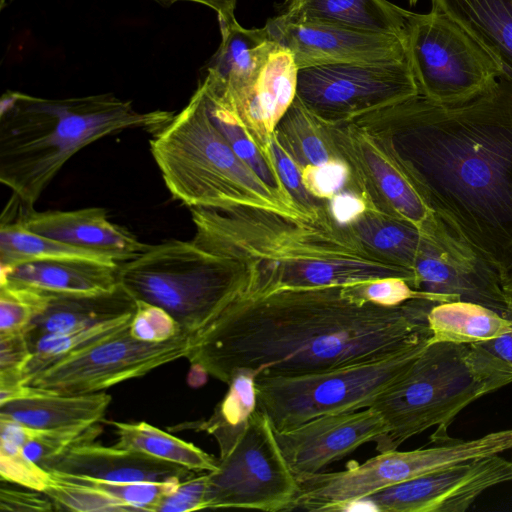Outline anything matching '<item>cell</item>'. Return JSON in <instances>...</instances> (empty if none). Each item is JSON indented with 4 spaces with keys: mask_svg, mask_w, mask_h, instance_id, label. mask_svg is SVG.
Returning <instances> with one entry per match:
<instances>
[{
    "mask_svg": "<svg viewBox=\"0 0 512 512\" xmlns=\"http://www.w3.org/2000/svg\"><path fill=\"white\" fill-rule=\"evenodd\" d=\"M434 303L381 306L348 285L242 294L191 337L186 358L226 384L239 373L300 376L383 360L430 343Z\"/></svg>",
    "mask_w": 512,
    "mask_h": 512,
    "instance_id": "1",
    "label": "cell"
},
{
    "mask_svg": "<svg viewBox=\"0 0 512 512\" xmlns=\"http://www.w3.org/2000/svg\"><path fill=\"white\" fill-rule=\"evenodd\" d=\"M359 118L444 226L502 281L512 273V85L499 78L455 105L417 95Z\"/></svg>",
    "mask_w": 512,
    "mask_h": 512,
    "instance_id": "2",
    "label": "cell"
},
{
    "mask_svg": "<svg viewBox=\"0 0 512 512\" xmlns=\"http://www.w3.org/2000/svg\"><path fill=\"white\" fill-rule=\"evenodd\" d=\"M190 211L197 246L249 269L243 295L386 278L404 279L414 288V272L363 246L349 225L335 218L328 200L297 217L252 207Z\"/></svg>",
    "mask_w": 512,
    "mask_h": 512,
    "instance_id": "3",
    "label": "cell"
},
{
    "mask_svg": "<svg viewBox=\"0 0 512 512\" xmlns=\"http://www.w3.org/2000/svg\"><path fill=\"white\" fill-rule=\"evenodd\" d=\"M173 116L140 112L112 93L50 99L7 90L0 100V181L33 207L85 146L126 129L155 133Z\"/></svg>",
    "mask_w": 512,
    "mask_h": 512,
    "instance_id": "4",
    "label": "cell"
},
{
    "mask_svg": "<svg viewBox=\"0 0 512 512\" xmlns=\"http://www.w3.org/2000/svg\"><path fill=\"white\" fill-rule=\"evenodd\" d=\"M152 156L174 199L189 208L252 207L306 216L235 153L211 119L198 85L186 106L150 141Z\"/></svg>",
    "mask_w": 512,
    "mask_h": 512,
    "instance_id": "5",
    "label": "cell"
},
{
    "mask_svg": "<svg viewBox=\"0 0 512 512\" xmlns=\"http://www.w3.org/2000/svg\"><path fill=\"white\" fill-rule=\"evenodd\" d=\"M511 383L512 366L479 344L429 343L370 406L386 423L376 450H396L433 426L446 430L469 404Z\"/></svg>",
    "mask_w": 512,
    "mask_h": 512,
    "instance_id": "6",
    "label": "cell"
},
{
    "mask_svg": "<svg viewBox=\"0 0 512 512\" xmlns=\"http://www.w3.org/2000/svg\"><path fill=\"white\" fill-rule=\"evenodd\" d=\"M118 277L135 300L164 309L193 336L246 292L250 271L192 240H168L120 263Z\"/></svg>",
    "mask_w": 512,
    "mask_h": 512,
    "instance_id": "7",
    "label": "cell"
},
{
    "mask_svg": "<svg viewBox=\"0 0 512 512\" xmlns=\"http://www.w3.org/2000/svg\"><path fill=\"white\" fill-rule=\"evenodd\" d=\"M431 438L432 445L427 448L379 452L343 471L318 472L297 478L298 492L289 511L349 510L355 503L401 482L512 450V429L471 440L455 439L446 431H436Z\"/></svg>",
    "mask_w": 512,
    "mask_h": 512,
    "instance_id": "8",
    "label": "cell"
},
{
    "mask_svg": "<svg viewBox=\"0 0 512 512\" xmlns=\"http://www.w3.org/2000/svg\"><path fill=\"white\" fill-rule=\"evenodd\" d=\"M427 345L319 373L257 377V409L267 415L275 431H286L319 416L368 408L403 376Z\"/></svg>",
    "mask_w": 512,
    "mask_h": 512,
    "instance_id": "9",
    "label": "cell"
},
{
    "mask_svg": "<svg viewBox=\"0 0 512 512\" xmlns=\"http://www.w3.org/2000/svg\"><path fill=\"white\" fill-rule=\"evenodd\" d=\"M406 59L419 95L441 105L466 102L501 77L492 56L446 14L406 12Z\"/></svg>",
    "mask_w": 512,
    "mask_h": 512,
    "instance_id": "10",
    "label": "cell"
},
{
    "mask_svg": "<svg viewBox=\"0 0 512 512\" xmlns=\"http://www.w3.org/2000/svg\"><path fill=\"white\" fill-rule=\"evenodd\" d=\"M325 124L328 138L347 169L345 188L366 208L404 220L439 242L457 239L415 190L382 135L361 118Z\"/></svg>",
    "mask_w": 512,
    "mask_h": 512,
    "instance_id": "11",
    "label": "cell"
},
{
    "mask_svg": "<svg viewBox=\"0 0 512 512\" xmlns=\"http://www.w3.org/2000/svg\"><path fill=\"white\" fill-rule=\"evenodd\" d=\"M298 492L270 419L256 409L230 451L207 472V508L289 511Z\"/></svg>",
    "mask_w": 512,
    "mask_h": 512,
    "instance_id": "12",
    "label": "cell"
},
{
    "mask_svg": "<svg viewBox=\"0 0 512 512\" xmlns=\"http://www.w3.org/2000/svg\"><path fill=\"white\" fill-rule=\"evenodd\" d=\"M419 95L407 59L298 70L297 97L327 124L353 121Z\"/></svg>",
    "mask_w": 512,
    "mask_h": 512,
    "instance_id": "13",
    "label": "cell"
},
{
    "mask_svg": "<svg viewBox=\"0 0 512 512\" xmlns=\"http://www.w3.org/2000/svg\"><path fill=\"white\" fill-rule=\"evenodd\" d=\"M191 337L184 333L162 342H146L132 337L128 328L43 369L27 385L55 395L101 392L186 358Z\"/></svg>",
    "mask_w": 512,
    "mask_h": 512,
    "instance_id": "14",
    "label": "cell"
},
{
    "mask_svg": "<svg viewBox=\"0 0 512 512\" xmlns=\"http://www.w3.org/2000/svg\"><path fill=\"white\" fill-rule=\"evenodd\" d=\"M509 482L512 460L495 454L401 482L363 501L382 512H464L486 490Z\"/></svg>",
    "mask_w": 512,
    "mask_h": 512,
    "instance_id": "15",
    "label": "cell"
},
{
    "mask_svg": "<svg viewBox=\"0 0 512 512\" xmlns=\"http://www.w3.org/2000/svg\"><path fill=\"white\" fill-rule=\"evenodd\" d=\"M269 34L293 55L298 69L338 63H374L406 59L405 39L333 23L294 20L282 14L268 19Z\"/></svg>",
    "mask_w": 512,
    "mask_h": 512,
    "instance_id": "16",
    "label": "cell"
},
{
    "mask_svg": "<svg viewBox=\"0 0 512 512\" xmlns=\"http://www.w3.org/2000/svg\"><path fill=\"white\" fill-rule=\"evenodd\" d=\"M413 272L414 288L441 302L468 301L509 315L502 279L462 243L426 237Z\"/></svg>",
    "mask_w": 512,
    "mask_h": 512,
    "instance_id": "17",
    "label": "cell"
},
{
    "mask_svg": "<svg viewBox=\"0 0 512 512\" xmlns=\"http://www.w3.org/2000/svg\"><path fill=\"white\" fill-rule=\"evenodd\" d=\"M275 430V429H274ZM386 431L373 408L316 417L286 431H275L280 450L296 479L312 475Z\"/></svg>",
    "mask_w": 512,
    "mask_h": 512,
    "instance_id": "18",
    "label": "cell"
},
{
    "mask_svg": "<svg viewBox=\"0 0 512 512\" xmlns=\"http://www.w3.org/2000/svg\"><path fill=\"white\" fill-rule=\"evenodd\" d=\"M218 22L221 42L200 83L210 96L236 112L278 43L266 26L247 29L236 18Z\"/></svg>",
    "mask_w": 512,
    "mask_h": 512,
    "instance_id": "19",
    "label": "cell"
},
{
    "mask_svg": "<svg viewBox=\"0 0 512 512\" xmlns=\"http://www.w3.org/2000/svg\"><path fill=\"white\" fill-rule=\"evenodd\" d=\"M17 219L26 229L78 248L106 255L117 263L149 248L126 228L113 223L104 208L36 211L21 202Z\"/></svg>",
    "mask_w": 512,
    "mask_h": 512,
    "instance_id": "20",
    "label": "cell"
},
{
    "mask_svg": "<svg viewBox=\"0 0 512 512\" xmlns=\"http://www.w3.org/2000/svg\"><path fill=\"white\" fill-rule=\"evenodd\" d=\"M45 470L110 482H180L193 477L195 472L138 451L94 441L70 448L52 459Z\"/></svg>",
    "mask_w": 512,
    "mask_h": 512,
    "instance_id": "21",
    "label": "cell"
},
{
    "mask_svg": "<svg viewBox=\"0 0 512 512\" xmlns=\"http://www.w3.org/2000/svg\"><path fill=\"white\" fill-rule=\"evenodd\" d=\"M298 70L292 53L278 44L247 98L234 112L260 149L270 157L274 129L297 95Z\"/></svg>",
    "mask_w": 512,
    "mask_h": 512,
    "instance_id": "22",
    "label": "cell"
},
{
    "mask_svg": "<svg viewBox=\"0 0 512 512\" xmlns=\"http://www.w3.org/2000/svg\"><path fill=\"white\" fill-rule=\"evenodd\" d=\"M119 264L88 260H52L1 268L0 282L50 294H99L119 286Z\"/></svg>",
    "mask_w": 512,
    "mask_h": 512,
    "instance_id": "23",
    "label": "cell"
},
{
    "mask_svg": "<svg viewBox=\"0 0 512 512\" xmlns=\"http://www.w3.org/2000/svg\"><path fill=\"white\" fill-rule=\"evenodd\" d=\"M137 301L119 284L99 294H50L44 310L26 330L31 339L46 333H71L132 315Z\"/></svg>",
    "mask_w": 512,
    "mask_h": 512,
    "instance_id": "24",
    "label": "cell"
},
{
    "mask_svg": "<svg viewBox=\"0 0 512 512\" xmlns=\"http://www.w3.org/2000/svg\"><path fill=\"white\" fill-rule=\"evenodd\" d=\"M463 27L498 63L512 85V0H430Z\"/></svg>",
    "mask_w": 512,
    "mask_h": 512,
    "instance_id": "25",
    "label": "cell"
},
{
    "mask_svg": "<svg viewBox=\"0 0 512 512\" xmlns=\"http://www.w3.org/2000/svg\"><path fill=\"white\" fill-rule=\"evenodd\" d=\"M29 397L0 404V418L13 420L33 429H55L103 420L111 395L104 392L81 395H55L44 390Z\"/></svg>",
    "mask_w": 512,
    "mask_h": 512,
    "instance_id": "26",
    "label": "cell"
},
{
    "mask_svg": "<svg viewBox=\"0 0 512 512\" xmlns=\"http://www.w3.org/2000/svg\"><path fill=\"white\" fill-rule=\"evenodd\" d=\"M406 12L387 0H285L279 14L405 39Z\"/></svg>",
    "mask_w": 512,
    "mask_h": 512,
    "instance_id": "27",
    "label": "cell"
},
{
    "mask_svg": "<svg viewBox=\"0 0 512 512\" xmlns=\"http://www.w3.org/2000/svg\"><path fill=\"white\" fill-rule=\"evenodd\" d=\"M427 320L430 343L480 344L512 332L510 315L462 300L434 303Z\"/></svg>",
    "mask_w": 512,
    "mask_h": 512,
    "instance_id": "28",
    "label": "cell"
},
{
    "mask_svg": "<svg viewBox=\"0 0 512 512\" xmlns=\"http://www.w3.org/2000/svg\"><path fill=\"white\" fill-rule=\"evenodd\" d=\"M347 224L363 246L412 271L427 237L404 220L366 207Z\"/></svg>",
    "mask_w": 512,
    "mask_h": 512,
    "instance_id": "29",
    "label": "cell"
},
{
    "mask_svg": "<svg viewBox=\"0 0 512 512\" xmlns=\"http://www.w3.org/2000/svg\"><path fill=\"white\" fill-rule=\"evenodd\" d=\"M273 135L300 172L341 162L331 146L324 122L297 96L277 123Z\"/></svg>",
    "mask_w": 512,
    "mask_h": 512,
    "instance_id": "30",
    "label": "cell"
},
{
    "mask_svg": "<svg viewBox=\"0 0 512 512\" xmlns=\"http://www.w3.org/2000/svg\"><path fill=\"white\" fill-rule=\"evenodd\" d=\"M117 434L114 446L138 451L151 457L184 466L193 471L212 472L219 459L193 443L186 442L145 421L126 423L109 421Z\"/></svg>",
    "mask_w": 512,
    "mask_h": 512,
    "instance_id": "31",
    "label": "cell"
},
{
    "mask_svg": "<svg viewBox=\"0 0 512 512\" xmlns=\"http://www.w3.org/2000/svg\"><path fill=\"white\" fill-rule=\"evenodd\" d=\"M52 260H88L120 264L110 257L68 245L26 229L17 219L1 216L0 267Z\"/></svg>",
    "mask_w": 512,
    "mask_h": 512,
    "instance_id": "32",
    "label": "cell"
},
{
    "mask_svg": "<svg viewBox=\"0 0 512 512\" xmlns=\"http://www.w3.org/2000/svg\"><path fill=\"white\" fill-rule=\"evenodd\" d=\"M228 386V392L208 419L179 424L169 429L205 431L217 440L220 457L226 455L257 407L255 378L252 375L239 373Z\"/></svg>",
    "mask_w": 512,
    "mask_h": 512,
    "instance_id": "33",
    "label": "cell"
},
{
    "mask_svg": "<svg viewBox=\"0 0 512 512\" xmlns=\"http://www.w3.org/2000/svg\"><path fill=\"white\" fill-rule=\"evenodd\" d=\"M133 315L104 322L71 333H46L27 339L32 358L24 372V383L54 363L126 331Z\"/></svg>",
    "mask_w": 512,
    "mask_h": 512,
    "instance_id": "34",
    "label": "cell"
},
{
    "mask_svg": "<svg viewBox=\"0 0 512 512\" xmlns=\"http://www.w3.org/2000/svg\"><path fill=\"white\" fill-rule=\"evenodd\" d=\"M198 85L203 90L211 119L225 136L238 157L273 191L284 199L296 204L282 182L273 158L266 155L260 149L232 110L210 96L201 83Z\"/></svg>",
    "mask_w": 512,
    "mask_h": 512,
    "instance_id": "35",
    "label": "cell"
},
{
    "mask_svg": "<svg viewBox=\"0 0 512 512\" xmlns=\"http://www.w3.org/2000/svg\"><path fill=\"white\" fill-rule=\"evenodd\" d=\"M29 433V427L0 418V475L3 481L43 493L52 476L24 456L22 448Z\"/></svg>",
    "mask_w": 512,
    "mask_h": 512,
    "instance_id": "36",
    "label": "cell"
},
{
    "mask_svg": "<svg viewBox=\"0 0 512 512\" xmlns=\"http://www.w3.org/2000/svg\"><path fill=\"white\" fill-rule=\"evenodd\" d=\"M98 423L82 424L55 429L30 428L28 439L23 445L24 456L45 469L54 458L70 448L85 442L94 441L101 432Z\"/></svg>",
    "mask_w": 512,
    "mask_h": 512,
    "instance_id": "37",
    "label": "cell"
},
{
    "mask_svg": "<svg viewBox=\"0 0 512 512\" xmlns=\"http://www.w3.org/2000/svg\"><path fill=\"white\" fill-rule=\"evenodd\" d=\"M52 474L101 491L128 507L130 511L156 512L164 496L181 482H110L83 476Z\"/></svg>",
    "mask_w": 512,
    "mask_h": 512,
    "instance_id": "38",
    "label": "cell"
},
{
    "mask_svg": "<svg viewBox=\"0 0 512 512\" xmlns=\"http://www.w3.org/2000/svg\"><path fill=\"white\" fill-rule=\"evenodd\" d=\"M49 293L10 282H0V333L26 331L47 305Z\"/></svg>",
    "mask_w": 512,
    "mask_h": 512,
    "instance_id": "39",
    "label": "cell"
},
{
    "mask_svg": "<svg viewBox=\"0 0 512 512\" xmlns=\"http://www.w3.org/2000/svg\"><path fill=\"white\" fill-rule=\"evenodd\" d=\"M51 481L44 490L58 509L71 511H130L128 507L107 494L88 486L59 478L51 473Z\"/></svg>",
    "mask_w": 512,
    "mask_h": 512,
    "instance_id": "40",
    "label": "cell"
},
{
    "mask_svg": "<svg viewBox=\"0 0 512 512\" xmlns=\"http://www.w3.org/2000/svg\"><path fill=\"white\" fill-rule=\"evenodd\" d=\"M349 292L356 298L381 306H398L413 299L441 302L437 297L414 289L401 278H386L371 282L348 285Z\"/></svg>",
    "mask_w": 512,
    "mask_h": 512,
    "instance_id": "41",
    "label": "cell"
},
{
    "mask_svg": "<svg viewBox=\"0 0 512 512\" xmlns=\"http://www.w3.org/2000/svg\"><path fill=\"white\" fill-rule=\"evenodd\" d=\"M136 301V311L129 326L132 337L146 342H162L185 333L164 309Z\"/></svg>",
    "mask_w": 512,
    "mask_h": 512,
    "instance_id": "42",
    "label": "cell"
},
{
    "mask_svg": "<svg viewBox=\"0 0 512 512\" xmlns=\"http://www.w3.org/2000/svg\"><path fill=\"white\" fill-rule=\"evenodd\" d=\"M31 358L26 331L0 333V386L25 384L23 372Z\"/></svg>",
    "mask_w": 512,
    "mask_h": 512,
    "instance_id": "43",
    "label": "cell"
},
{
    "mask_svg": "<svg viewBox=\"0 0 512 512\" xmlns=\"http://www.w3.org/2000/svg\"><path fill=\"white\" fill-rule=\"evenodd\" d=\"M270 151L282 182L294 202L304 213L310 214L319 204L327 201L316 199L306 190L300 169L273 134L270 140Z\"/></svg>",
    "mask_w": 512,
    "mask_h": 512,
    "instance_id": "44",
    "label": "cell"
},
{
    "mask_svg": "<svg viewBox=\"0 0 512 512\" xmlns=\"http://www.w3.org/2000/svg\"><path fill=\"white\" fill-rule=\"evenodd\" d=\"M207 473L181 481L175 489L165 495L156 512H186L207 508Z\"/></svg>",
    "mask_w": 512,
    "mask_h": 512,
    "instance_id": "45",
    "label": "cell"
},
{
    "mask_svg": "<svg viewBox=\"0 0 512 512\" xmlns=\"http://www.w3.org/2000/svg\"><path fill=\"white\" fill-rule=\"evenodd\" d=\"M306 190L316 199L330 200L345 187L347 169L342 162L301 172Z\"/></svg>",
    "mask_w": 512,
    "mask_h": 512,
    "instance_id": "46",
    "label": "cell"
},
{
    "mask_svg": "<svg viewBox=\"0 0 512 512\" xmlns=\"http://www.w3.org/2000/svg\"><path fill=\"white\" fill-rule=\"evenodd\" d=\"M40 493L42 492L36 490L25 491L2 485L0 490V510L46 512L58 509L50 497L46 494L41 496Z\"/></svg>",
    "mask_w": 512,
    "mask_h": 512,
    "instance_id": "47",
    "label": "cell"
},
{
    "mask_svg": "<svg viewBox=\"0 0 512 512\" xmlns=\"http://www.w3.org/2000/svg\"><path fill=\"white\" fill-rule=\"evenodd\" d=\"M328 201L335 218L343 224L348 223L365 208L362 199L349 191L337 193Z\"/></svg>",
    "mask_w": 512,
    "mask_h": 512,
    "instance_id": "48",
    "label": "cell"
},
{
    "mask_svg": "<svg viewBox=\"0 0 512 512\" xmlns=\"http://www.w3.org/2000/svg\"><path fill=\"white\" fill-rule=\"evenodd\" d=\"M163 5H171L176 2H194L205 5L213 9L218 17V21H228L235 18L234 10L237 0H154Z\"/></svg>",
    "mask_w": 512,
    "mask_h": 512,
    "instance_id": "49",
    "label": "cell"
},
{
    "mask_svg": "<svg viewBox=\"0 0 512 512\" xmlns=\"http://www.w3.org/2000/svg\"><path fill=\"white\" fill-rule=\"evenodd\" d=\"M479 345L512 366V332Z\"/></svg>",
    "mask_w": 512,
    "mask_h": 512,
    "instance_id": "50",
    "label": "cell"
},
{
    "mask_svg": "<svg viewBox=\"0 0 512 512\" xmlns=\"http://www.w3.org/2000/svg\"><path fill=\"white\" fill-rule=\"evenodd\" d=\"M418 2V0H408V3L411 5V6H414L416 5Z\"/></svg>",
    "mask_w": 512,
    "mask_h": 512,
    "instance_id": "51",
    "label": "cell"
},
{
    "mask_svg": "<svg viewBox=\"0 0 512 512\" xmlns=\"http://www.w3.org/2000/svg\"><path fill=\"white\" fill-rule=\"evenodd\" d=\"M0 1H1V7L3 8L5 0H0Z\"/></svg>",
    "mask_w": 512,
    "mask_h": 512,
    "instance_id": "52",
    "label": "cell"
},
{
    "mask_svg": "<svg viewBox=\"0 0 512 512\" xmlns=\"http://www.w3.org/2000/svg\"><path fill=\"white\" fill-rule=\"evenodd\" d=\"M511 460H512V458H511Z\"/></svg>",
    "mask_w": 512,
    "mask_h": 512,
    "instance_id": "53",
    "label": "cell"
}]
</instances>
